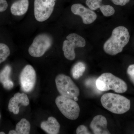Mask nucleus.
<instances>
[{"mask_svg": "<svg viewBox=\"0 0 134 134\" xmlns=\"http://www.w3.org/2000/svg\"><path fill=\"white\" fill-rule=\"evenodd\" d=\"M130 36L128 30L124 26H119L113 30L111 35L104 44L105 52L115 55L121 52L129 42Z\"/></svg>", "mask_w": 134, "mask_h": 134, "instance_id": "1", "label": "nucleus"}, {"mask_svg": "<svg viewBox=\"0 0 134 134\" xmlns=\"http://www.w3.org/2000/svg\"><path fill=\"white\" fill-rule=\"evenodd\" d=\"M101 104L106 109L115 114H123L130 109L129 99L119 94L108 93L104 94L100 98Z\"/></svg>", "mask_w": 134, "mask_h": 134, "instance_id": "2", "label": "nucleus"}, {"mask_svg": "<svg viewBox=\"0 0 134 134\" xmlns=\"http://www.w3.org/2000/svg\"><path fill=\"white\" fill-rule=\"evenodd\" d=\"M96 85L98 90L101 91L112 90L116 93H123L127 90L124 81L110 73L102 74L96 80Z\"/></svg>", "mask_w": 134, "mask_h": 134, "instance_id": "3", "label": "nucleus"}, {"mask_svg": "<svg viewBox=\"0 0 134 134\" xmlns=\"http://www.w3.org/2000/svg\"><path fill=\"white\" fill-rule=\"evenodd\" d=\"M55 82L61 96L72 99L79 96V89L69 76L60 74L56 76Z\"/></svg>", "mask_w": 134, "mask_h": 134, "instance_id": "4", "label": "nucleus"}, {"mask_svg": "<svg viewBox=\"0 0 134 134\" xmlns=\"http://www.w3.org/2000/svg\"><path fill=\"white\" fill-rule=\"evenodd\" d=\"M55 103L60 111L67 119L75 120L79 117L80 109L76 101L62 96L57 97Z\"/></svg>", "mask_w": 134, "mask_h": 134, "instance_id": "5", "label": "nucleus"}, {"mask_svg": "<svg viewBox=\"0 0 134 134\" xmlns=\"http://www.w3.org/2000/svg\"><path fill=\"white\" fill-rule=\"evenodd\" d=\"M52 43V38L49 34L45 33L39 34L34 38L29 47V54L35 58L41 57L50 48Z\"/></svg>", "mask_w": 134, "mask_h": 134, "instance_id": "6", "label": "nucleus"}, {"mask_svg": "<svg viewBox=\"0 0 134 134\" xmlns=\"http://www.w3.org/2000/svg\"><path fill=\"white\" fill-rule=\"evenodd\" d=\"M64 41L62 50L65 57L69 60H74L76 57L75 48H82L86 44L85 39L76 33H71L67 36Z\"/></svg>", "mask_w": 134, "mask_h": 134, "instance_id": "7", "label": "nucleus"}, {"mask_svg": "<svg viewBox=\"0 0 134 134\" xmlns=\"http://www.w3.org/2000/svg\"><path fill=\"white\" fill-rule=\"evenodd\" d=\"M55 0H34V16L38 22L44 21L52 14Z\"/></svg>", "mask_w": 134, "mask_h": 134, "instance_id": "8", "label": "nucleus"}, {"mask_svg": "<svg viewBox=\"0 0 134 134\" xmlns=\"http://www.w3.org/2000/svg\"><path fill=\"white\" fill-rule=\"evenodd\" d=\"M19 81L22 90L29 92L34 88L36 83V74L35 69L31 65H26L22 70Z\"/></svg>", "mask_w": 134, "mask_h": 134, "instance_id": "9", "label": "nucleus"}, {"mask_svg": "<svg viewBox=\"0 0 134 134\" xmlns=\"http://www.w3.org/2000/svg\"><path fill=\"white\" fill-rule=\"evenodd\" d=\"M71 10L74 14L81 17L83 23L85 24H91L97 18V15L93 10L87 8L79 3H76L72 5Z\"/></svg>", "mask_w": 134, "mask_h": 134, "instance_id": "10", "label": "nucleus"}, {"mask_svg": "<svg viewBox=\"0 0 134 134\" xmlns=\"http://www.w3.org/2000/svg\"><path fill=\"white\" fill-rule=\"evenodd\" d=\"M30 104V101L28 96L24 93L17 92L11 98L9 101L8 109L10 111L14 114H18L19 113V104L26 106Z\"/></svg>", "mask_w": 134, "mask_h": 134, "instance_id": "11", "label": "nucleus"}, {"mask_svg": "<svg viewBox=\"0 0 134 134\" xmlns=\"http://www.w3.org/2000/svg\"><path fill=\"white\" fill-rule=\"evenodd\" d=\"M108 122L107 119L103 115H96L92 120L90 127L93 134H110L107 129Z\"/></svg>", "mask_w": 134, "mask_h": 134, "instance_id": "12", "label": "nucleus"}, {"mask_svg": "<svg viewBox=\"0 0 134 134\" xmlns=\"http://www.w3.org/2000/svg\"><path fill=\"white\" fill-rule=\"evenodd\" d=\"M41 128L48 134H57L60 131V125L54 117H50L46 121L41 122Z\"/></svg>", "mask_w": 134, "mask_h": 134, "instance_id": "13", "label": "nucleus"}, {"mask_svg": "<svg viewBox=\"0 0 134 134\" xmlns=\"http://www.w3.org/2000/svg\"><path fill=\"white\" fill-rule=\"evenodd\" d=\"M29 5V0H18L11 5L10 12L14 15H23L27 12Z\"/></svg>", "mask_w": 134, "mask_h": 134, "instance_id": "14", "label": "nucleus"}, {"mask_svg": "<svg viewBox=\"0 0 134 134\" xmlns=\"http://www.w3.org/2000/svg\"><path fill=\"white\" fill-rule=\"evenodd\" d=\"M30 124L25 119H22L16 126L15 130L17 134H30Z\"/></svg>", "mask_w": 134, "mask_h": 134, "instance_id": "15", "label": "nucleus"}, {"mask_svg": "<svg viewBox=\"0 0 134 134\" xmlns=\"http://www.w3.org/2000/svg\"><path fill=\"white\" fill-rule=\"evenodd\" d=\"M86 69V66L82 62L76 63L72 68L71 74L74 79H77L83 75Z\"/></svg>", "mask_w": 134, "mask_h": 134, "instance_id": "16", "label": "nucleus"}, {"mask_svg": "<svg viewBox=\"0 0 134 134\" xmlns=\"http://www.w3.org/2000/svg\"><path fill=\"white\" fill-rule=\"evenodd\" d=\"M10 54V50L7 45L0 43V64L4 62Z\"/></svg>", "mask_w": 134, "mask_h": 134, "instance_id": "17", "label": "nucleus"}, {"mask_svg": "<svg viewBox=\"0 0 134 134\" xmlns=\"http://www.w3.org/2000/svg\"><path fill=\"white\" fill-rule=\"evenodd\" d=\"M12 71L11 67L9 65H7L0 72V82L3 83L9 80L10 75Z\"/></svg>", "mask_w": 134, "mask_h": 134, "instance_id": "18", "label": "nucleus"}, {"mask_svg": "<svg viewBox=\"0 0 134 134\" xmlns=\"http://www.w3.org/2000/svg\"><path fill=\"white\" fill-rule=\"evenodd\" d=\"M99 9L103 15L106 17L111 16L114 14L115 12L114 8L110 5H103L102 3Z\"/></svg>", "mask_w": 134, "mask_h": 134, "instance_id": "19", "label": "nucleus"}, {"mask_svg": "<svg viewBox=\"0 0 134 134\" xmlns=\"http://www.w3.org/2000/svg\"><path fill=\"white\" fill-rule=\"evenodd\" d=\"M86 4L90 9L95 10L99 8L102 2H99L98 0H86Z\"/></svg>", "mask_w": 134, "mask_h": 134, "instance_id": "20", "label": "nucleus"}, {"mask_svg": "<svg viewBox=\"0 0 134 134\" xmlns=\"http://www.w3.org/2000/svg\"><path fill=\"white\" fill-rule=\"evenodd\" d=\"M77 134H91L89 132L87 127L84 125H80L77 129L76 130Z\"/></svg>", "mask_w": 134, "mask_h": 134, "instance_id": "21", "label": "nucleus"}, {"mask_svg": "<svg viewBox=\"0 0 134 134\" xmlns=\"http://www.w3.org/2000/svg\"><path fill=\"white\" fill-rule=\"evenodd\" d=\"M127 73L130 79L134 84V64L129 66L127 69Z\"/></svg>", "mask_w": 134, "mask_h": 134, "instance_id": "22", "label": "nucleus"}, {"mask_svg": "<svg viewBox=\"0 0 134 134\" xmlns=\"http://www.w3.org/2000/svg\"><path fill=\"white\" fill-rule=\"evenodd\" d=\"M3 87L6 90H10L13 88L14 84L12 81L9 79L2 83Z\"/></svg>", "mask_w": 134, "mask_h": 134, "instance_id": "23", "label": "nucleus"}, {"mask_svg": "<svg viewBox=\"0 0 134 134\" xmlns=\"http://www.w3.org/2000/svg\"><path fill=\"white\" fill-rule=\"evenodd\" d=\"M112 2L115 5L119 6H125L129 2L130 0H111Z\"/></svg>", "mask_w": 134, "mask_h": 134, "instance_id": "24", "label": "nucleus"}, {"mask_svg": "<svg viewBox=\"0 0 134 134\" xmlns=\"http://www.w3.org/2000/svg\"><path fill=\"white\" fill-rule=\"evenodd\" d=\"M8 3L6 0H0V12H3L7 9Z\"/></svg>", "mask_w": 134, "mask_h": 134, "instance_id": "25", "label": "nucleus"}, {"mask_svg": "<svg viewBox=\"0 0 134 134\" xmlns=\"http://www.w3.org/2000/svg\"><path fill=\"white\" fill-rule=\"evenodd\" d=\"M9 134H17V133L15 130H11L9 132Z\"/></svg>", "mask_w": 134, "mask_h": 134, "instance_id": "26", "label": "nucleus"}, {"mask_svg": "<svg viewBox=\"0 0 134 134\" xmlns=\"http://www.w3.org/2000/svg\"><path fill=\"white\" fill-rule=\"evenodd\" d=\"M73 99H74V100H75V101H77V100H78V98H77V97H75Z\"/></svg>", "mask_w": 134, "mask_h": 134, "instance_id": "27", "label": "nucleus"}, {"mask_svg": "<svg viewBox=\"0 0 134 134\" xmlns=\"http://www.w3.org/2000/svg\"><path fill=\"white\" fill-rule=\"evenodd\" d=\"M5 133H4V132H0V134H5Z\"/></svg>", "mask_w": 134, "mask_h": 134, "instance_id": "28", "label": "nucleus"}, {"mask_svg": "<svg viewBox=\"0 0 134 134\" xmlns=\"http://www.w3.org/2000/svg\"><path fill=\"white\" fill-rule=\"evenodd\" d=\"M98 1L99 2H102L103 0H98Z\"/></svg>", "mask_w": 134, "mask_h": 134, "instance_id": "29", "label": "nucleus"}, {"mask_svg": "<svg viewBox=\"0 0 134 134\" xmlns=\"http://www.w3.org/2000/svg\"><path fill=\"white\" fill-rule=\"evenodd\" d=\"M1 114H0V119H1Z\"/></svg>", "mask_w": 134, "mask_h": 134, "instance_id": "30", "label": "nucleus"}]
</instances>
